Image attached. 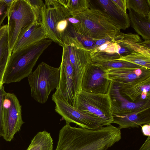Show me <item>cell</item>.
<instances>
[{
	"mask_svg": "<svg viewBox=\"0 0 150 150\" xmlns=\"http://www.w3.org/2000/svg\"><path fill=\"white\" fill-rule=\"evenodd\" d=\"M66 122L59 131L55 150H107L121 139L118 129L111 124L90 129Z\"/></svg>",
	"mask_w": 150,
	"mask_h": 150,
	"instance_id": "cell-1",
	"label": "cell"
},
{
	"mask_svg": "<svg viewBox=\"0 0 150 150\" xmlns=\"http://www.w3.org/2000/svg\"><path fill=\"white\" fill-rule=\"evenodd\" d=\"M133 52L150 58V49L144 46L138 35L121 32L104 44L89 51L93 64L116 60Z\"/></svg>",
	"mask_w": 150,
	"mask_h": 150,
	"instance_id": "cell-2",
	"label": "cell"
},
{
	"mask_svg": "<svg viewBox=\"0 0 150 150\" xmlns=\"http://www.w3.org/2000/svg\"><path fill=\"white\" fill-rule=\"evenodd\" d=\"M52 42L46 39L27 48L12 53L3 75V84L18 82L28 77L40 56Z\"/></svg>",
	"mask_w": 150,
	"mask_h": 150,
	"instance_id": "cell-3",
	"label": "cell"
},
{
	"mask_svg": "<svg viewBox=\"0 0 150 150\" xmlns=\"http://www.w3.org/2000/svg\"><path fill=\"white\" fill-rule=\"evenodd\" d=\"M76 19L71 24L75 32L95 40L112 38L120 30L107 17L98 10L89 8L71 14Z\"/></svg>",
	"mask_w": 150,
	"mask_h": 150,
	"instance_id": "cell-4",
	"label": "cell"
},
{
	"mask_svg": "<svg viewBox=\"0 0 150 150\" xmlns=\"http://www.w3.org/2000/svg\"><path fill=\"white\" fill-rule=\"evenodd\" d=\"M60 75V67L41 63L28 76L32 97L40 103H45L51 91L58 88Z\"/></svg>",
	"mask_w": 150,
	"mask_h": 150,
	"instance_id": "cell-5",
	"label": "cell"
},
{
	"mask_svg": "<svg viewBox=\"0 0 150 150\" xmlns=\"http://www.w3.org/2000/svg\"><path fill=\"white\" fill-rule=\"evenodd\" d=\"M9 47L12 53L21 30L36 21L35 13L26 0H14L8 7Z\"/></svg>",
	"mask_w": 150,
	"mask_h": 150,
	"instance_id": "cell-6",
	"label": "cell"
},
{
	"mask_svg": "<svg viewBox=\"0 0 150 150\" xmlns=\"http://www.w3.org/2000/svg\"><path fill=\"white\" fill-rule=\"evenodd\" d=\"M52 98L55 104V110L66 122L73 123L81 127L90 129L106 126L105 122L99 117L77 109L68 103L61 96L58 89Z\"/></svg>",
	"mask_w": 150,
	"mask_h": 150,
	"instance_id": "cell-7",
	"label": "cell"
},
{
	"mask_svg": "<svg viewBox=\"0 0 150 150\" xmlns=\"http://www.w3.org/2000/svg\"><path fill=\"white\" fill-rule=\"evenodd\" d=\"M74 107L99 117L105 122L106 126L113 123V115L108 93L103 94L83 91L77 92Z\"/></svg>",
	"mask_w": 150,
	"mask_h": 150,
	"instance_id": "cell-8",
	"label": "cell"
},
{
	"mask_svg": "<svg viewBox=\"0 0 150 150\" xmlns=\"http://www.w3.org/2000/svg\"><path fill=\"white\" fill-rule=\"evenodd\" d=\"M3 116L4 131V139L10 142L21 130L24 122L22 120L21 106L16 96L6 93L3 103Z\"/></svg>",
	"mask_w": 150,
	"mask_h": 150,
	"instance_id": "cell-9",
	"label": "cell"
},
{
	"mask_svg": "<svg viewBox=\"0 0 150 150\" xmlns=\"http://www.w3.org/2000/svg\"><path fill=\"white\" fill-rule=\"evenodd\" d=\"M62 59L58 88L59 93L68 103L74 107L76 91L75 74L70 61L67 46L62 47Z\"/></svg>",
	"mask_w": 150,
	"mask_h": 150,
	"instance_id": "cell-10",
	"label": "cell"
},
{
	"mask_svg": "<svg viewBox=\"0 0 150 150\" xmlns=\"http://www.w3.org/2000/svg\"><path fill=\"white\" fill-rule=\"evenodd\" d=\"M44 3L42 23L46 32L47 38L63 47L64 45L58 37L56 27L61 19L71 14L58 0H46Z\"/></svg>",
	"mask_w": 150,
	"mask_h": 150,
	"instance_id": "cell-11",
	"label": "cell"
},
{
	"mask_svg": "<svg viewBox=\"0 0 150 150\" xmlns=\"http://www.w3.org/2000/svg\"><path fill=\"white\" fill-rule=\"evenodd\" d=\"M111 82L107 79L105 70L91 63L83 76L81 90L90 93L106 94Z\"/></svg>",
	"mask_w": 150,
	"mask_h": 150,
	"instance_id": "cell-12",
	"label": "cell"
},
{
	"mask_svg": "<svg viewBox=\"0 0 150 150\" xmlns=\"http://www.w3.org/2000/svg\"><path fill=\"white\" fill-rule=\"evenodd\" d=\"M113 115H121L150 108V100L134 102L120 93L117 83L111 82L108 91Z\"/></svg>",
	"mask_w": 150,
	"mask_h": 150,
	"instance_id": "cell-13",
	"label": "cell"
},
{
	"mask_svg": "<svg viewBox=\"0 0 150 150\" xmlns=\"http://www.w3.org/2000/svg\"><path fill=\"white\" fill-rule=\"evenodd\" d=\"M89 0V8L98 10L106 16L120 30H125L129 27L128 14L120 10L112 0Z\"/></svg>",
	"mask_w": 150,
	"mask_h": 150,
	"instance_id": "cell-14",
	"label": "cell"
},
{
	"mask_svg": "<svg viewBox=\"0 0 150 150\" xmlns=\"http://www.w3.org/2000/svg\"><path fill=\"white\" fill-rule=\"evenodd\" d=\"M107 79L118 83H132L150 77V69L141 67L112 69L105 70Z\"/></svg>",
	"mask_w": 150,
	"mask_h": 150,
	"instance_id": "cell-15",
	"label": "cell"
},
{
	"mask_svg": "<svg viewBox=\"0 0 150 150\" xmlns=\"http://www.w3.org/2000/svg\"><path fill=\"white\" fill-rule=\"evenodd\" d=\"M46 38V33L42 23L35 21L21 30L12 53L27 48Z\"/></svg>",
	"mask_w": 150,
	"mask_h": 150,
	"instance_id": "cell-16",
	"label": "cell"
},
{
	"mask_svg": "<svg viewBox=\"0 0 150 150\" xmlns=\"http://www.w3.org/2000/svg\"><path fill=\"white\" fill-rule=\"evenodd\" d=\"M67 45L74 72L77 93L81 91V83L83 76L88 66L92 63L90 52L86 50Z\"/></svg>",
	"mask_w": 150,
	"mask_h": 150,
	"instance_id": "cell-17",
	"label": "cell"
},
{
	"mask_svg": "<svg viewBox=\"0 0 150 150\" xmlns=\"http://www.w3.org/2000/svg\"><path fill=\"white\" fill-rule=\"evenodd\" d=\"M117 83L121 94L132 102H138L147 101L149 99L150 77L136 83Z\"/></svg>",
	"mask_w": 150,
	"mask_h": 150,
	"instance_id": "cell-18",
	"label": "cell"
},
{
	"mask_svg": "<svg viewBox=\"0 0 150 150\" xmlns=\"http://www.w3.org/2000/svg\"><path fill=\"white\" fill-rule=\"evenodd\" d=\"M113 123L118 125L120 129L150 124V108L125 115H113Z\"/></svg>",
	"mask_w": 150,
	"mask_h": 150,
	"instance_id": "cell-19",
	"label": "cell"
},
{
	"mask_svg": "<svg viewBox=\"0 0 150 150\" xmlns=\"http://www.w3.org/2000/svg\"><path fill=\"white\" fill-rule=\"evenodd\" d=\"M130 25L138 34L145 40H150V12L146 16H144L129 10Z\"/></svg>",
	"mask_w": 150,
	"mask_h": 150,
	"instance_id": "cell-20",
	"label": "cell"
},
{
	"mask_svg": "<svg viewBox=\"0 0 150 150\" xmlns=\"http://www.w3.org/2000/svg\"><path fill=\"white\" fill-rule=\"evenodd\" d=\"M53 143L50 133L40 131L34 136L26 150H53Z\"/></svg>",
	"mask_w": 150,
	"mask_h": 150,
	"instance_id": "cell-21",
	"label": "cell"
},
{
	"mask_svg": "<svg viewBox=\"0 0 150 150\" xmlns=\"http://www.w3.org/2000/svg\"><path fill=\"white\" fill-rule=\"evenodd\" d=\"M8 29L0 40V84L2 79L7 63L11 53L9 47Z\"/></svg>",
	"mask_w": 150,
	"mask_h": 150,
	"instance_id": "cell-22",
	"label": "cell"
},
{
	"mask_svg": "<svg viewBox=\"0 0 150 150\" xmlns=\"http://www.w3.org/2000/svg\"><path fill=\"white\" fill-rule=\"evenodd\" d=\"M116 60L128 62L150 69V58L136 52L122 57Z\"/></svg>",
	"mask_w": 150,
	"mask_h": 150,
	"instance_id": "cell-23",
	"label": "cell"
},
{
	"mask_svg": "<svg viewBox=\"0 0 150 150\" xmlns=\"http://www.w3.org/2000/svg\"><path fill=\"white\" fill-rule=\"evenodd\" d=\"M127 8L144 16L150 12V0H126Z\"/></svg>",
	"mask_w": 150,
	"mask_h": 150,
	"instance_id": "cell-24",
	"label": "cell"
},
{
	"mask_svg": "<svg viewBox=\"0 0 150 150\" xmlns=\"http://www.w3.org/2000/svg\"><path fill=\"white\" fill-rule=\"evenodd\" d=\"M90 6L89 0H67L66 7L71 14L86 10Z\"/></svg>",
	"mask_w": 150,
	"mask_h": 150,
	"instance_id": "cell-25",
	"label": "cell"
},
{
	"mask_svg": "<svg viewBox=\"0 0 150 150\" xmlns=\"http://www.w3.org/2000/svg\"><path fill=\"white\" fill-rule=\"evenodd\" d=\"M94 64L98 65L105 70L112 69L141 67L138 65L121 60H113L100 63Z\"/></svg>",
	"mask_w": 150,
	"mask_h": 150,
	"instance_id": "cell-26",
	"label": "cell"
},
{
	"mask_svg": "<svg viewBox=\"0 0 150 150\" xmlns=\"http://www.w3.org/2000/svg\"><path fill=\"white\" fill-rule=\"evenodd\" d=\"M35 13L36 21L42 23V14L45 8V3L42 0H26Z\"/></svg>",
	"mask_w": 150,
	"mask_h": 150,
	"instance_id": "cell-27",
	"label": "cell"
},
{
	"mask_svg": "<svg viewBox=\"0 0 150 150\" xmlns=\"http://www.w3.org/2000/svg\"><path fill=\"white\" fill-rule=\"evenodd\" d=\"M3 84H0V137H3L4 135V131L3 116V103L4 98L6 93Z\"/></svg>",
	"mask_w": 150,
	"mask_h": 150,
	"instance_id": "cell-28",
	"label": "cell"
},
{
	"mask_svg": "<svg viewBox=\"0 0 150 150\" xmlns=\"http://www.w3.org/2000/svg\"><path fill=\"white\" fill-rule=\"evenodd\" d=\"M8 7L3 0L0 1V27L6 18L7 17Z\"/></svg>",
	"mask_w": 150,
	"mask_h": 150,
	"instance_id": "cell-29",
	"label": "cell"
},
{
	"mask_svg": "<svg viewBox=\"0 0 150 150\" xmlns=\"http://www.w3.org/2000/svg\"><path fill=\"white\" fill-rule=\"evenodd\" d=\"M113 3L124 13H127L126 0H112Z\"/></svg>",
	"mask_w": 150,
	"mask_h": 150,
	"instance_id": "cell-30",
	"label": "cell"
},
{
	"mask_svg": "<svg viewBox=\"0 0 150 150\" xmlns=\"http://www.w3.org/2000/svg\"><path fill=\"white\" fill-rule=\"evenodd\" d=\"M142 131L144 135L150 136V124H145L142 126Z\"/></svg>",
	"mask_w": 150,
	"mask_h": 150,
	"instance_id": "cell-31",
	"label": "cell"
},
{
	"mask_svg": "<svg viewBox=\"0 0 150 150\" xmlns=\"http://www.w3.org/2000/svg\"><path fill=\"white\" fill-rule=\"evenodd\" d=\"M139 150H150V136L148 137Z\"/></svg>",
	"mask_w": 150,
	"mask_h": 150,
	"instance_id": "cell-32",
	"label": "cell"
},
{
	"mask_svg": "<svg viewBox=\"0 0 150 150\" xmlns=\"http://www.w3.org/2000/svg\"><path fill=\"white\" fill-rule=\"evenodd\" d=\"M8 29L7 24L2 25L0 27V40Z\"/></svg>",
	"mask_w": 150,
	"mask_h": 150,
	"instance_id": "cell-33",
	"label": "cell"
},
{
	"mask_svg": "<svg viewBox=\"0 0 150 150\" xmlns=\"http://www.w3.org/2000/svg\"><path fill=\"white\" fill-rule=\"evenodd\" d=\"M14 0H3V1L5 3L8 7H9L12 4Z\"/></svg>",
	"mask_w": 150,
	"mask_h": 150,
	"instance_id": "cell-34",
	"label": "cell"
},
{
	"mask_svg": "<svg viewBox=\"0 0 150 150\" xmlns=\"http://www.w3.org/2000/svg\"><path fill=\"white\" fill-rule=\"evenodd\" d=\"M68 32H69V31H68Z\"/></svg>",
	"mask_w": 150,
	"mask_h": 150,
	"instance_id": "cell-35",
	"label": "cell"
},
{
	"mask_svg": "<svg viewBox=\"0 0 150 150\" xmlns=\"http://www.w3.org/2000/svg\"><path fill=\"white\" fill-rule=\"evenodd\" d=\"M71 28H72V27H71ZM70 29H69V30H70Z\"/></svg>",
	"mask_w": 150,
	"mask_h": 150,
	"instance_id": "cell-36",
	"label": "cell"
},
{
	"mask_svg": "<svg viewBox=\"0 0 150 150\" xmlns=\"http://www.w3.org/2000/svg\"><path fill=\"white\" fill-rule=\"evenodd\" d=\"M1 1V0H0V1Z\"/></svg>",
	"mask_w": 150,
	"mask_h": 150,
	"instance_id": "cell-37",
	"label": "cell"
},
{
	"mask_svg": "<svg viewBox=\"0 0 150 150\" xmlns=\"http://www.w3.org/2000/svg\"></svg>",
	"mask_w": 150,
	"mask_h": 150,
	"instance_id": "cell-38",
	"label": "cell"
}]
</instances>
